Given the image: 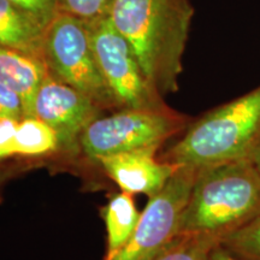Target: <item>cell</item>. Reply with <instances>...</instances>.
I'll use <instances>...</instances> for the list:
<instances>
[{
	"label": "cell",
	"mask_w": 260,
	"mask_h": 260,
	"mask_svg": "<svg viewBox=\"0 0 260 260\" xmlns=\"http://www.w3.org/2000/svg\"><path fill=\"white\" fill-rule=\"evenodd\" d=\"M187 0H113L109 16L155 92H176L193 18Z\"/></svg>",
	"instance_id": "1"
},
{
	"label": "cell",
	"mask_w": 260,
	"mask_h": 260,
	"mask_svg": "<svg viewBox=\"0 0 260 260\" xmlns=\"http://www.w3.org/2000/svg\"><path fill=\"white\" fill-rule=\"evenodd\" d=\"M260 214V175L251 158L198 169L178 234L228 233Z\"/></svg>",
	"instance_id": "2"
},
{
	"label": "cell",
	"mask_w": 260,
	"mask_h": 260,
	"mask_svg": "<svg viewBox=\"0 0 260 260\" xmlns=\"http://www.w3.org/2000/svg\"><path fill=\"white\" fill-rule=\"evenodd\" d=\"M260 142V86L193 123L160 160L205 168L251 158Z\"/></svg>",
	"instance_id": "3"
},
{
	"label": "cell",
	"mask_w": 260,
	"mask_h": 260,
	"mask_svg": "<svg viewBox=\"0 0 260 260\" xmlns=\"http://www.w3.org/2000/svg\"><path fill=\"white\" fill-rule=\"evenodd\" d=\"M44 63L54 77L87 94L102 109L118 107L98 68L83 19L57 12L45 31Z\"/></svg>",
	"instance_id": "4"
},
{
	"label": "cell",
	"mask_w": 260,
	"mask_h": 260,
	"mask_svg": "<svg viewBox=\"0 0 260 260\" xmlns=\"http://www.w3.org/2000/svg\"><path fill=\"white\" fill-rule=\"evenodd\" d=\"M180 128L181 118L169 109H121L90 122L79 145L87 157L98 160L122 152L159 148Z\"/></svg>",
	"instance_id": "5"
},
{
	"label": "cell",
	"mask_w": 260,
	"mask_h": 260,
	"mask_svg": "<svg viewBox=\"0 0 260 260\" xmlns=\"http://www.w3.org/2000/svg\"><path fill=\"white\" fill-rule=\"evenodd\" d=\"M98 68L121 109L168 110L161 95L149 86L128 41L109 16L87 22Z\"/></svg>",
	"instance_id": "6"
},
{
	"label": "cell",
	"mask_w": 260,
	"mask_h": 260,
	"mask_svg": "<svg viewBox=\"0 0 260 260\" xmlns=\"http://www.w3.org/2000/svg\"><path fill=\"white\" fill-rule=\"evenodd\" d=\"M197 174L198 168L178 167L165 187L149 198L128 243L111 260H152L178 235Z\"/></svg>",
	"instance_id": "7"
},
{
	"label": "cell",
	"mask_w": 260,
	"mask_h": 260,
	"mask_svg": "<svg viewBox=\"0 0 260 260\" xmlns=\"http://www.w3.org/2000/svg\"><path fill=\"white\" fill-rule=\"evenodd\" d=\"M100 110L92 98L48 71L35 95L32 116L56 132L59 147L73 148L80 142L83 130L99 117Z\"/></svg>",
	"instance_id": "8"
},
{
	"label": "cell",
	"mask_w": 260,
	"mask_h": 260,
	"mask_svg": "<svg viewBox=\"0 0 260 260\" xmlns=\"http://www.w3.org/2000/svg\"><path fill=\"white\" fill-rule=\"evenodd\" d=\"M157 149L149 147L122 152L106 155L98 161L122 191L132 195L141 193L152 198L165 187L178 169L177 165L158 160Z\"/></svg>",
	"instance_id": "9"
},
{
	"label": "cell",
	"mask_w": 260,
	"mask_h": 260,
	"mask_svg": "<svg viewBox=\"0 0 260 260\" xmlns=\"http://www.w3.org/2000/svg\"><path fill=\"white\" fill-rule=\"evenodd\" d=\"M47 73L44 60L0 46V83L18 94L23 102L25 117H34L35 95Z\"/></svg>",
	"instance_id": "10"
},
{
	"label": "cell",
	"mask_w": 260,
	"mask_h": 260,
	"mask_svg": "<svg viewBox=\"0 0 260 260\" xmlns=\"http://www.w3.org/2000/svg\"><path fill=\"white\" fill-rule=\"evenodd\" d=\"M46 27L9 0H0V46L44 60Z\"/></svg>",
	"instance_id": "11"
},
{
	"label": "cell",
	"mask_w": 260,
	"mask_h": 260,
	"mask_svg": "<svg viewBox=\"0 0 260 260\" xmlns=\"http://www.w3.org/2000/svg\"><path fill=\"white\" fill-rule=\"evenodd\" d=\"M106 224L107 252L104 260H111L124 247L138 225L140 213L133 195L121 191L115 194L103 209Z\"/></svg>",
	"instance_id": "12"
},
{
	"label": "cell",
	"mask_w": 260,
	"mask_h": 260,
	"mask_svg": "<svg viewBox=\"0 0 260 260\" xmlns=\"http://www.w3.org/2000/svg\"><path fill=\"white\" fill-rule=\"evenodd\" d=\"M59 147V140L53 129L37 117L19 119L15 140V155L39 157Z\"/></svg>",
	"instance_id": "13"
},
{
	"label": "cell",
	"mask_w": 260,
	"mask_h": 260,
	"mask_svg": "<svg viewBox=\"0 0 260 260\" xmlns=\"http://www.w3.org/2000/svg\"><path fill=\"white\" fill-rule=\"evenodd\" d=\"M220 243L209 234H178L152 260H211V253Z\"/></svg>",
	"instance_id": "14"
},
{
	"label": "cell",
	"mask_w": 260,
	"mask_h": 260,
	"mask_svg": "<svg viewBox=\"0 0 260 260\" xmlns=\"http://www.w3.org/2000/svg\"><path fill=\"white\" fill-rule=\"evenodd\" d=\"M220 245L241 260H260V214L228 233Z\"/></svg>",
	"instance_id": "15"
},
{
	"label": "cell",
	"mask_w": 260,
	"mask_h": 260,
	"mask_svg": "<svg viewBox=\"0 0 260 260\" xmlns=\"http://www.w3.org/2000/svg\"><path fill=\"white\" fill-rule=\"evenodd\" d=\"M112 2L113 0H56V4L59 12L88 22L106 16Z\"/></svg>",
	"instance_id": "16"
},
{
	"label": "cell",
	"mask_w": 260,
	"mask_h": 260,
	"mask_svg": "<svg viewBox=\"0 0 260 260\" xmlns=\"http://www.w3.org/2000/svg\"><path fill=\"white\" fill-rule=\"evenodd\" d=\"M9 2L34 16L46 28L58 12L56 0H9Z\"/></svg>",
	"instance_id": "17"
},
{
	"label": "cell",
	"mask_w": 260,
	"mask_h": 260,
	"mask_svg": "<svg viewBox=\"0 0 260 260\" xmlns=\"http://www.w3.org/2000/svg\"><path fill=\"white\" fill-rule=\"evenodd\" d=\"M19 119L0 117V160L15 157V140Z\"/></svg>",
	"instance_id": "18"
},
{
	"label": "cell",
	"mask_w": 260,
	"mask_h": 260,
	"mask_svg": "<svg viewBox=\"0 0 260 260\" xmlns=\"http://www.w3.org/2000/svg\"><path fill=\"white\" fill-rule=\"evenodd\" d=\"M0 117L22 119L25 117L24 105L17 93L0 83Z\"/></svg>",
	"instance_id": "19"
},
{
	"label": "cell",
	"mask_w": 260,
	"mask_h": 260,
	"mask_svg": "<svg viewBox=\"0 0 260 260\" xmlns=\"http://www.w3.org/2000/svg\"><path fill=\"white\" fill-rule=\"evenodd\" d=\"M211 260H241V259L237 258L235 254H233L232 252L228 251L225 247L219 243V245L214 247L212 253H211Z\"/></svg>",
	"instance_id": "20"
},
{
	"label": "cell",
	"mask_w": 260,
	"mask_h": 260,
	"mask_svg": "<svg viewBox=\"0 0 260 260\" xmlns=\"http://www.w3.org/2000/svg\"><path fill=\"white\" fill-rule=\"evenodd\" d=\"M251 160L253 161L256 171H258V174L260 175V142L255 147L254 151H253V153L251 154Z\"/></svg>",
	"instance_id": "21"
}]
</instances>
